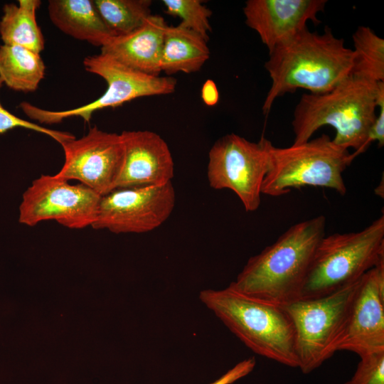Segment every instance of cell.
I'll list each match as a JSON object with an SVG mask.
<instances>
[{"label":"cell","mask_w":384,"mask_h":384,"mask_svg":"<svg viewBox=\"0 0 384 384\" xmlns=\"http://www.w3.org/2000/svg\"><path fill=\"white\" fill-rule=\"evenodd\" d=\"M325 228L322 215L292 225L274 242L251 257L229 286L282 307L299 299Z\"/></svg>","instance_id":"cell-1"},{"label":"cell","mask_w":384,"mask_h":384,"mask_svg":"<svg viewBox=\"0 0 384 384\" xmlns=\"http://www.w3.org/2000/svg\"><path fill=\"white\" fill-rule=\"evenodd\" d=\"M353 64V50L329 27L321 34L306 28L269 52L265 67L272 82L263 113L270 112L277 97L298 89L312 94L330 91L351 74Z\"/></svg>","instance_id":"cell-2"},{"label":"cell","mask_w":384,"mask_h":384,"mask_svg":"<svg viewBox=\"0 0 384 384\" xmlns=\"http://www.w3.org/2000/svg\"><path fill=\"white\" fill-rule=\"evenodd\" d=\"M383 87V81L372 82L351 74L329 92L302 95L292 122L293 144L309 141L316 131L329 125L336 131L334 144L353 149L356 157L363 153Z\"/></svg>","instance_id":"cell-3"},{"label":"cell","mask_w":384,"mask_h":384,"mask_svg":"<svg viewBox=\"0 0 384 384\" xmlns=\"http://www.w3.org/2000/svg\"><path fill=\"white\" fill-rule=\"evenodd\" d=\"M199 299L254 353L298 367L294 329L284 307L245 295L230 286L203 289Z\"/></svg>","instance_id":"cell-4"},{"label":"cell","mask_w":384,"mask_h":384,"mask_svg":"<svg viewBox=\"0 0 384 384\" xmlns=\"http://www.w3.org/2000/svg\"><path fill=\"white\" fill-rule=\"evenodd\" d=\"M383 259V215L360 231L324 235L316 250L300 299L324 297L354 283Z\"/></svg>","instance_id":"cell-5"},{"label":"cell","mask_w":384,"mask_h":384,"mask_svg":"<svg viewBox=\"0 0 384 384\" xmlns=\"http://www.w3.org/2000/svg\"><path fill=\"white\" fill-rule=\"evenodd\" d=\"M355 158L326 134L289 147L272 144L262 194L276 197L292 188L315 186L331 188L343 196L347 190L343 173Z\"/></svg>","instance_id":"cell-6"},{"label":"cell","mask_w":384,"mask_h":384,"mask_svg":"<svg viewBox=\"0 0 384 384\" xmlns=\"http://www.w3.org/2000/svg\"><path fill=\"white\" fill-rule=\"evenodd\" d=\"M361 279L328 295L284 306L294 326L298 367L303 373L315 370L336 352Z\"/></svg>","instance_id":"cell-7"},{"label":"cell","mask_w":384,"mask_h":384,"mask_svg":"<svg viewBox=\"0 0 384 384\" xmlns=\"http://www.w3.org/2000/svg\"><path fill=\"white\" fill-rule=\"evenodd\" d=\"M83 65L87 72L101 77L107 83L106 91L99 98L63 111L46 110L26 102L20 104L21 110L40 123L56 124L71 117H80L89 122L92 114L97 110L121 106L139 97L169 95L175 91L177 85L174 77L147 74L101 53L86 57Z\"/></svg>","instance_id":"cell-8"},{"label":"cell","mask_w":384,"mask_h":384,"mask_svg":"<svg viewBox=\"0 0 384 384\" xmlns=\"http://www.w3.org/2000/svg\"><path fill=\"white\" fill-rule=\"evenodd\" d=\"M272 144L263 137L253 142L234 133L223 136L208 152L207 177L210 186L233 191L247 212L257 210Z\"/></svg>","instance_id":"cell-9"},{"label":"cell","mask_w":384,"mask_h":384,"mask_svg":"<svg viewBox=\"0 0 384 384\" xmlns=\"http://www.w3.org/2000/svg\"><path fill=\"white\" fill-rule=\"evenodd\" d=\"M101 197L82 183L72 185L55 175H41L23 194L18 221L28 226L54 220L70 229L92 227Z\"/></svg>","instance_id":"cell-10"},{"label":"cell","mask_w":384,"mask_h":384,"mask_svg":"<svg viewBox=\"0 0 384 384\" xmlns=\"http://www.w3.org/2000/svg\"><path fill=\"white\" fill-rule=\"evenodd\" d=\"M176 203L172 183L117 188L101 197L92 228L114 233H143L161 225Z\"/></svg>","instance_id":"cell-11"},{"label":"cell","mask_w":384,"mask_h":384,"mask_svg":"<svg viewBox=\"0 0 384 384\" xmlns=\"http://www.w3.org/2000/svg\"><path fill=\"white\" fill-rule=\"evenodd\" d=\"M65 160L56 176L75 179L103 196L116 188L123 161L120 134L90 129L87 134L60 144Z\"/></svg>","instance_id":"cell-12"},{"label":"cell","mask_w":384,"mask_h":384,"mask_svg":"<svg viewBox=\"0 0 384 384\" xmlns=\"http://www.w3.org/2000/svg\"><path fill=\"white\" fill-rule=\"evenodd\" d=\"M361 357L384 351V259L361 279L336 352Z\"/></svg>","instance_id":"cell-13"},{"label":"cell","mask_w":384,"mask_h":384,"mask_svg":"<svg viewBox=\"0 0 384 384\" xmlns=\"http://www.w3.org/2000/svg\"><path fill=\"white\" fill-rule=\"evenodd\" d=\"M326 0H248L242 9L246 25L257 32L269 52L320 23L317 14Z\"/></svg>","instance_id":"cell-14"},{"label":"cell","mask_w":384,"mask_h":384,"mask_svg":"<svg viewBox=\"0 0 384 384\" xmlns=\"http://www.w3.org/2000/svg\"><path fill=\"white\" fill-rule=\"evenodd\" d=\"M124 161L116 188L156 186L171 182L174 162L165 140L149 130L124 131Z\"/></svg>","instance_id":"cell-15"},{"label":"cell","mask_w":384,"mask_h":384,"mask_svg":"<svg viewBox=\"0 0 384 384\" xmlns=\"http://www.w3.org/2000/svg\"><path fill=\"white\" fill-rule=\"evenodd\" d=\"M167 25L161 16L151 14L132 32L114 36L100 48V53L137 70L159 75L161 73L164 36Z\"/></svg>","instance_id":"cell-16"},{"label":"cell","mask_w":384,"mask_h":384,"mask_svg":"<svg viewBox=\"0 0 384 384\" xmlns=\"http://www.w3.org/2000/svg\"><path fill=\"white\" fill-rule=\"evenodd\" d=\"M48 11L52 23L74 38L101 48L116 36L93 0H50Z\"/></svg>","instance_id":"cell-17"},{"label":"cell","mask_w":384,"mask_h":384,"mask_svg":"<svg viewBox=\"0 0 384 384\" xmlns=\"http://www.w3.org/2000/svg\"><path fill=\"white\" fill-rule=\"evenodd\" d=\"M208 41L183 26L167 25L161 59V71L169 76L198 72L210 58Z\"/></svg>","instance_id":"cell-18"},{"label":"cell","mask_w":384,"mask_h":384,"mask_svg":"<svg viewBox=\"0 0 384 384\" xmlns=\"http://www.w3.org/2000/svg\"><path fill=\"white\" fill-rule=\"evenodd\" d=\"M40 0H19L18 5L6 4L0 20V36L4 44L18 46L40 54L44 38L36 21Z\"/></svg>","instance_id":"cell-19"},{"label":"cell","mask_w":384,"mask_h":384,"mask_svg":"<svg viewBox=\"0 0 384 384\" xmlns=\"http://www.w3.org/2000/svg\"><path fill=\"white\" fill-rule=\"evenodd\" d=\"M45 68L40 54L18 46H0V78L9 88L35 91L44 78Z\"/></svg>","instance_id":"cell-20"},{"label":"cell","mask_w":384,"mask_h":384,"mask_svg":"<svg viewBox=\"0 0 384 384\" xmlns=\"http://www.w3.org/2000/svg\"><path fill=\"white\" fill-rule=\"evenodd\" d=\"M351 74L372 82H384V40L370 28L360 26L352 36Z\"/></svg>","instance_id":"cell-21"},{"label":"cell","mask_w":384,"mask_h":384,"mask_svg":"<svg viewBox=\"0 0 384 384\" xmlns=\"http://www.w3.org/2000/svg\"><path fill=\"white\" fill-rule=\"evenodd\" d=\"M101 17L116 34L125 35L140 27L152 14L151 0H93Z\"/></svg>","instance_id":"cell-22"},{"label":"cell","mask_w":384,"mask_h":384,"mask_svg":"<svg viewBox=\"0 0 384 384\" xmlns=\"http://www.w3.org/2000/svg\"><path fill=\"white\" fill-rule=\"evenodd\" d=\"M166 12L178 17L183 26L197 33L207 41L211 32L212 11L200 0H163Z\"/></svg>","instance_id":"cell-23"},{"label":"cell","mask_w":384,"mask_h":384,"mask_svg":"<svg viewBox=\"0 0 384 384\" xmlns=\"http://www.w3.org/2000/svg\"><path fill=\"white\" fill-rule=\"evenodd\" d=\"M344 384H384V351L361 357L353 376Z\"/></svg>","instance_id":"cell-24"},{"label":"cell","mask_w":384,"mask_h":384,"mask_svg":"<svg viewBox=\"0 0 384 384\" xmlns=\"http://www.w3.org/2000/svg\"><path fill=\"white\" fill-rule=\"evenodd\" d=\"M3 82L0 78V89ZM16 127H23L46 134L59 144L75 138V136L69 132L50 129L38 124L21 119L6 110L0 102V134Z\"/></svg>","instance_id":"cell-25"},{"label":"cell","mask_w":384,"mask_h":384,"mask_svg":"<svg viewBox=\"0 0 384 384\" xmlns=\"http://www.w3.org/2000/svg\"><path fill=\"white\" fill-rule=\"evenodd\" d=\"M378 113L370 128L366 142V149L374 142H378L379 147L384 145V87L381 88L377 103Z\"/></svg>","instance_id":"cell-26"},{"label":"cell","mask_w":384,"mask_h":384,"mask_svg":"<svg viewBox=\"0 0 384 384\" xmlns=\"http://www.w3.org/2000/svg\"><path fill=\"white\" fill-rule=\"evenodd\" d=\"M255 364L256 361L254 357L244 359L210 384L233 383L251 373L254 369Z\"/></svg>","instance_id":"cell-27"},{"label":"cell","mask_w":384,"mask_h":384,"mask_svg":"<svg viewBox=\"0 0 384 384\" xmlns=\"http://www.w3.org/2000/svg\"><path fill=\"white\" fill-rule=\"evenodd\" d=\"M201 96L208 106L215 105L219 100V92L216 84L212 80H207L203 85Z\"/></svg>","instance_id":"cell-28"}]
</instances>
